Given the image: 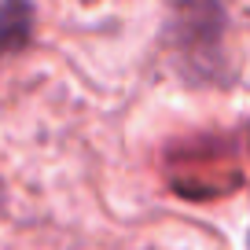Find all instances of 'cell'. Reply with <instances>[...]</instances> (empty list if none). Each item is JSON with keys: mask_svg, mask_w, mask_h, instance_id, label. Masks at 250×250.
I'll return each instance as SVG.
<instances>
[{"mask_svg": "<svg viewBox=\"0 0 250 250\" xmlns=\"http://www.w3.org/2000/svg\"><path fill=\"white\" fill-rule=\"evenodd\" d=\"M225 37H228V15L217 4L173 8L169 22H166V48L173 55V66L195 85L232 81Z\"/></svg>", "mask_w": 250, "mask_h": 250, "instance_id": "obj_1", "label": "cell"}, {"mask_svg": "<svg viewBox=\"0 0 250 250\" xmlns=\"http://www.w3.org/2000/svg\"><path fill=\"white\" fill-rule=\"evenodd\" d=\"M33 15L37 11L30 4H0V55H11L30 44Z\"/></svg>", "mask_w": 250, "mask_h": 250, "instance_id": "obj_2", "label": "cell"}]
</instances>
